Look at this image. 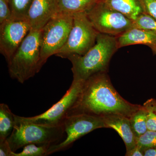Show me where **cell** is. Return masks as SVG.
Wrapping results in <instances>:
<instances>
[{"instance_id":"1","label":"cell","mask_w":156,"mask_h":156,"mask_svg":"<svg viewBox=\"0 0 156 156\" xmlns=\"http://www.w3.org/2000/svg\"><path fill=\"white\" fill-rule=\"evenodd\" d=\"M142 106L125 100L113 86L108 72L99 73L84 82L80 93L68 116L78 114L102 117L118 114L130 118Z\"/></svg>"},{"instance_id":"2","label":"cell","mask_w":156,"mask_h":156,"mask_svg":"<svg viewBox=\"0 0 156 156\" xmlns=\"http://www.w3.org/2000/svg\"><path fill=\"white\" fill-rule=\"evenodd\" d=\"M119 49L115 37L98 34L95 45L85 54L66 58L72 64L73 80L85 82L98 73L108 72L111 59Z\"/></svg>"},{"instance_id":"3","label":"cell","mask_w":156,"mask_h":156,"mask_svg":"<svg viewBox=\"0 0 156 156\" xmlns=\"http://www.w3.org/2000/svg\"><path fill=\"white\" fill-rule=\"evenodd\" d=\"M41 30L31 29L8 62L9 75L23 84L40 71Z\"/></svg>"},{"instance_id":"4","label":"cell","mask_w":156,"mask_h":156,"mask_svg":"<svg viewBox=\"0 0 156 156\" xmlns=\"http://www.w3.org/2000/svg\"><path fill=\"white\" fill-rule=\"evenodd\" d=\"M65 133L63 125L56 127L32 123H16L7 138L12 151L27 144L53 145L60 142Z\"/></svg>"},{"instance_id":"5","label":"cell","mask_w":156,"mask_h":156,"mask_svg":"<svg viewBox=\"0 0 156 156\" xmlns=\"http://www.w3.org/2000/svg\"><path fill=\"white\" fill-rule=\"evenodd\" d=\"M73 14L58 13L42 29L39 69L65 44L72 27Z\"/></svg>"},{"instance_id":"6","label":"cell","mask_w":156,"mask_h":156,"mask_svg":"<svg viewBox=\"0 0 156 156\" xmlns=\"http://www.w3.org/2000/svg\"><path fill=\"white\" fill-rule=\"evenodd\" d=\"M98 33L86 12L73 14L72 27L63 47L56 54L62 58L71 55H83L95 45Z\"/></svg>"},{"instance_id":"7","label":"cell","mask_w":156,"mask_h":156,"mask_svg":"<svg viewBox=\"0 0 156 156\" xmlns=\"http://www.w3.org/2000/svg\"><path fill=\"white\" fill-rule=\"evenodd\" d=\"M84 82L73 80L70 87L63 97L48 110L33 117H21L15 115L16 123H32L49 127L63 125L66 118L77 99Z\"/></svg>"},{"instance_id":"8","label":"cell","mask_w":156,"mask_h":156,"mask_svg":"<svg viewBox=\"0 0 156 156\" xmlns=\"http://www.w3.org/2000/svg\"><path fill=\"white\" fill-rule=\"evenodd\" d=\"M94 28L99 33L117 37L134 27V21L98 0L86 12Z\"/></svg>"},{"instance_id":"9","label":"cell","mask_w":156,"mask_h":156,"mask_svg":"<svg viewBox=\"0 0 156 156\" xmlns=\"http://www.w3.org/2000/svg\"><path fill=\"white\" fill-rule=\"evenodd\" d=\"M63 127L66 135L65 139L50 146L47 156L68 149L76 140L91 131L98 128H106L103 117L87 114L68 116L65 120Z\"/></svg>"},{"instance_id":"10","label":"cell","mask_w":156,"mask_h":156,"mask_svg":"<svg viewBox=\"0 0 156 156\" xmlns=\"http://www.w3.org/2000/svg\"><path fill=\"white\" fill-rule=\"evenodd\" d=\"M30 30L27 19L11 17L0 24V52L7 62Z\"/></svg>"},{"instance_id":"11","label":"cell","mask_w":156,"mask_h":156,"mask_svg":"<svg viewBox=\"0 0 156 156\" xmlns=\"http://www.w3.org/2000/svg\"><path fill=\"white\" fill-rule=\"evenodd\" d=\"M58 13L57 0H33L27 15L31 29H42Z\"/></svg>"},{"instance_id":"12","label":"cell","mask_w":156,"mask_h":156,"mask_svg":"<svg viewBox=\"0 0 156 156\" xmlns=\"http://www.w3.org/2000/svg\"><path fill=\"white\" fill-rule=\"evenodd\" d=\"M103 118L106 128H112L122 137L126 145V151L136 146L137 137L133 131L129 118L118 114L107 115Z\"/></svg>"},{"instance_id":"13","label":"cell","mask_w":156,"mask_h":156,"mask_svg":"<svg viewBox=\"0 0 156 156\" xmlns=\"http://www.w3.org/2000/svg\"><path fill=\"white\" fill-rule=\"evenodd\" d=\"M119 49L135 44L146 45L152 49L156 44V34L149 31L133 27L116 37Z\"/></svg>"},{"instance_id":"14","label":"cell","mask_w":156,"mask_h":156,"mask_svg":"<svg viewBox=\"0 0 156 156\" xmlns=\"http://www.w3.org/2000/svg\"><path fill=\"white\" fill-rule=\"evenodd\" d=\"M112 9L134 20L144 13L140 0H101Z\"/></svg>"},{"instance_id":"15","label":"cell","mask_w":156,"mask_h":156,"mask_svg":"<svg viewBox=\"0 0 156 156\" xmlns=\"http://www.w3.org/2000/svg\"><path fill=\"white\" fill-rule=\"evenodd\" d=\"M98 0H57L58 13L73 14L86 12Z\"/></svg>"},{"instance_id":"16","label":"cell","mask_w":156,"mask_h":156,"mask_svg":"<svg viewBox=\"0 0 156 156\" xmlns=\"http://www.w3.org/2000/svg\"><path fill=\"white\" fill-rule=\"evenodd\" d=\"M15 115L5 103L0 104V140L7 139L16 126Z\"/></svg>"},{"instance_id":"17","label":"cell","mask_w":156,"mask_h":156,"mask_svg":"<svg viewBox=\"0 0 156 156\" xmlns=\"http://www.w3.org/2000/svg\"><path fill=\"white\" fill-rule=\"evenodd\" d=\"M147 119V112L143 105L129 118L131 127L137 138L148 130Z\"/></svg>"},{"instance_id":"18","label":"cell","mask_w":156,"mask_h":156,"mask_svg":"<svg viewBox=\"0 0 156 156\" xmlns=\"http://www.w3.org/2000/svg\"><path fill=\"white\" fill-rule=\"evenodd\" d=\"M33 0H9L12 17L27 19V15Z\"/></svg>"},{"instance_id":"19","label":"cell","mask_w":156,"mask_h":156,"mask_svg":"<svg viewBox=\"0 0 156 156\" xmlns=\"http://www.w3.org/2000/svg\"><path fill=\"white\" fill-rule=\"evenodd\" d=\"M50 146L48 145H39L31 144L23 147V150L20 152H12V156H47L48 149Z\"/></svg>"},{"instance_id":"20","label":"cell","mask_w":156,"mask_h":156,"mask_svg":"<svg viewBox=\"0 0 156 156\" xmlns=\"http://www.w3.org/2000/svg\"><path fill=\"white\" fill-rule=\"evenodd\" d=\"M147 112V123L148 130L156 131V99L150 98L144 103Z\"/></svg>"},{"instance_id":"21","label":"cell","mask_w":156,"mask_h":156,"mask_svg":"<svg viewBox=\"0 0 156 156\" xmlns=\"http://www.w3.org/2000/svg\"><path fill=\"white\" fill-rule=\"evenodd\" d=\"M134 21V27L149 31L156 34V20L150 15L143 13Z\"/></svg>"},{"instance_id":"22","label":"cell","mask_w":156,"mask_h":156,"mask_svg":"<svg viewBox=\"0 0 156 156\" xmlns=\"http://www.w3.org/2000/svg\"><path fill=\"white\" fill-rule=\"evenodd\" d=\"M144 150L156 147V131L147 130L137 138V144Z\"/></svg>"},{"instance_id":"23","label":"cell","mask_w":156,"mask_h":156,"mask_svg":"<svg viewBox=\"0 0 156 156\" xmlns=\"http://www.w3.org/2000/svg\"><path fill=\"white\" fill-rule=\"evenodd\" d=\"M12 17L9 0H0V24Z\"/></svg>"},{"instance_id":"24","label":"cell","mask_w":156,"mask_h":156,"mask_svg":"<svg viewBox=\"0 0 156 156\" xmlns=\"http://www.w3.org/2000/svg\"><path fill=\"white\" fill-rule=\"evenodd\" d=\"M144 12L156 20V0H140Z\"/></svg>"},{"instance_id":"25","label":"cell","mask_w":156,"mask_h":156,"mask_svg":"<svg viewBox=\"0 0 156 156\" xmlns=\"http://www.w3.org/2000/svg\"><path fill=\"white\" fill-rule=\"evenodd\" d=\"M12 152L8 140H0V156H12Z\"/></svg>"},{"instance_id":"26","label":"cell","mask_w":156,"mask_h":156,"mask_svg":"<svg viewBox=\"0 0 156 156\" xmlns=\"http://www.w3.org/2000/svg\"><path fill=\"white\" fill-rule=\"evenodd\" d=\"M126 156H144V150L139 146L136 145L135 147L131 150L126 151Z\"/></svg>"},{"instance_id":"27","label":"cell","mask_w":156,"mask_h":156,"mask_svg":"<svg viewBox=\"0 0 156 156\" xmlns=\"http://www.w3.org/2000/svg\"><path fill=\"white\" fill-rule=\"evenodd\" d=\"M144 156H156V147L148 148L144 151Z\"/></svg>"},{"instance_id":"28","label":"cell","mask_w":156,"mask_h":156,"mask_svg":"<svg viewBox=\"0 0 156 156\" xmlns=\"http://www.w3.org/2000/svg\"><path fill=\"white\" fill-rule=\"evenodd\" d=\"M151 49L154 55H156V44L155 45V46H154L153 48Z\"/></svg>"}]
</instances>
